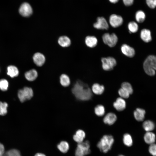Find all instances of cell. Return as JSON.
<instances>
[{
    "label": "cell",
    "mask_w": 156,
    "mask_h": 156,
    "mask_svg": "<svg viewBox=\"0 0 156 156\" xmlns=\"http://www.w3.org/2000/svg\"><path fill=\"white\" fill-rule=\"evenodd\" d=\"M71 91L75 98L80 101L89 100L92 96L91 90L88 85L80 80L76 82Z\"/></svg>",
    "instance_id": "obj_1"
},
{
    "label": "cell",
    "mask_w": 156,
    "mask_h": 156,
    "mask_svg": "<svg viewBox=\"0 0 156 156\" xmlns=\"http://www.w3.org/2000/svg\"><path fill=\"white\" fill-rule=\"evenodd\" d=\"M114 142V139L111 135H105L97 144V146L101 152L106 153L110 150Z\"/></svg>",
    "instance_id": "obj_2"
},
{
    "label": "cell",
    "mask_w": 156,
    "mask_h": 156,
    "mask_svg": "<svg viewBox=\"0 0 156 156\" xmlns=\"http://www.w3.org/2000/svg\"><path fill=\"white\" fill-rule=\"evenodd\" d=\"M143 68L145 73L151 76L154 75L156 70V56L150 55L145 60Z\"/></svg>",
    "instance_id": "obj_3"
},
{
    "label": "cell",
    "mask_w": 156,
    "mask_h": 156,
    "mask_svg": "<svg viewBox=\"0 0 156 156\" xmlns=\"http://www.w3.org/2000/svg\"><path fill=\"white\" fill-rule=\"evenodd\" d=\"M90 144L88 140L78 143L75 151V156H85L89 154L91 151Z\"/></svg>",
    "instance_id": "obj_4"
},
{
    "label": "cell",
    "mask_w": 156,
    "mask_h": 156,
    "mask_svg": "<svg viewBox=\"0 0 156 156\" xmlns=\"http://www.w3.org/2000/svg\"><path fill=\"white\" fill-rule=\"evenodd\" d=\"M34 94L33 89L29 87H25L19 90L18 96L20 101L22 103L31 99Z\"/></svg>",
    "instance_id": "obj_5"
},
{
    "label": "cell",
    "mask_w": 156,
    "mask_h": 156,
    "mask_svg": "<svg viewBox=\"0 0 156 156\" xmlns=\"http://www.w3.org/2000/svg\"><path fill=\"white\" fill-rule=\"evenodd\" d=\"M102 39L104 43L110 47L115 46L118 40V37L114 33L105 34L102 36Z\"/></svg>",
    "instance_id": "obj_6"
},
{
    "label": "cell",
    "mask_w": 156,
    "mask_h": 156,
    "mask_svg": "<svg viewBox=\"0 0 156 156\" xmlns=\"http://www.w3.org/2000/svg\"><path fill=\"white\" fill-rule=\"evenodd\" d=\"M101 62L103 69L106 71L111 70L116 64V60L112 57L103 58Z\"/></svg>",
    "instance_id": "obj_7"
},
{
    "label": "cell",
    "mask_w": 156,
    "mask_h": 156,
    "mask_svg": "<svg viewBox=\"0 0 156 156\" xmlns=\"http://www.w3.org/2000/svg\"><path fill=\"white\" fill-rule=\"evenodd\" d=\"M19 12L22 16L28 17L32 14L33 10L31 6L29 3L25 2L23 3L19 7Z\"/></svg>",
    "instance_id": "obj_8"
},
{
    "label": "cell",
    "mask_w": 156,
    "mask_h": 156,
    "mask_svg": "<svg viewBox=\"0 0 156 156\" xmlns=\"http://www.w3.org/2000/svg\"><path fill=\"white\" fill-rule=\"evenodd\" d=\"M123 22V18L120 15L114 14H112L109 17V23L113 27L116 28L120 26Z\"/></svg>",
    "instance_id": "obj_9"
},
{
    "label": "cell",
    "mask_w": 156,
    "mask_h": 156,
    "mask_svg": "<svg viewBox=\"0 0 156 156\" xmlns=\"http://www.w3.org/2000/svg\"><path fill=\"white\" fill-rule=\"evenodd\" d=\"M94 27L98 29H107L109 28L108 23L105 18L103 17H98L96 22L93 24Z\"/></svg>",
    "instance_id": "obj_10"
},
{
    "label": "cell",
    "mask_w": 156,
    "mask_h": 156,
    "mask_svg": "<svg viewBox=\"0 0 156 156\" xmlns=\"http://www.w3.org/2000/svg\"><path fill=\"white\" fill-rule=\"evenodd\" d=\"M33 59L35 64L39 67L43 66L46 60L44 55L40 52L35 53L33 56Z\"/></svg>",
    "instance_id": "obj_11"
},
{
    "label": "cell",
    "mask_w": 156,
    "mask_h": 156,
    "mask_svg": "<svg viewBox=\"0 0 156 156\" xmlns=\"http://www.w3.org/2000/svg\"><path fill=\"white\" fill-rule=\"evenodd\" d=\"M122 53L126 56L129 57H133L135 54L134 49L129 45L124 44L121 47Z\"/></svg>",
    "instance_id": "obj_12"
},
{
    "label": "cell",
    "mask_w": 156,
    "mask_h": 156,
    "mask_svg": "<svg viewBox=\"0 0 156 156\" xmlns=\"http://www.w3.org/2000/svg\"><path fill=\"white\" fill-rule=\"evenodd\" d=\"M85 137V132L83 130L79 129L77 130L73 135V139L78 144L84 141Z\"/></svg>",
    "instance_id": "obj_13"
},
{
    "label": "cell",
    "mask_w": 156,
    "mask_h": 156,
    "mask_svg": "<svg viewBox=\"0 0 156 156\" xmlns=\"http://www.w3.org/2000/svg\"><path fill=\"white\" fill-rule=\"evenodd\" d=\"M113 106L117 111H122L126 107V102L122 98H118L113 103Z\"/></svg>",
    "instance_id": "obj_14"
},
{
    "label": "cell",
    "mask_w": 156,
    "mask_h": 156,
    "mask_svg": "<svg viewBox=\"0 0 156 156\" xmlns=\"http://www.w3.org/2000/svg\"><path fill=\"white\" fill-rule=\"evenodd\" d=\"M26 79L29 81H33L36 80L38 76L37 71L35 69H32L27 72L25 74Z\"/></svg>",
    "instance_id": "obj_15"
},
{
    "label": "cell",
    "mask_w": 156,
    "mask_h": 156,
    "mask_svg": "<svg viewBox=\"0 0 156 156\" xmlns=\"http://www.w3.org/2000/svg\"><path fill=\"white\" fill-rule=\"evenodd\" d=\"M116 119V115L114 113L110 112L107 114L104 117L103 121L106 124L111 125L114 123Z\"/></svg>",
    "instance_id": "obj_16"
},
{
    "label": "cell",
    "mask_w": 156,
    "mask_h": 156,
    "mask_svg": "<svg viewBox=\"0 0 156 156\" xmlns=\"http://www.w3.org/2000/svg\"><path fill=\"white\" fill-rule=\"evenodd\" d=\"M141 39L144 42H148L152 40L150 31L147 29H143L141 31L140 34Z\"/></svg>",
    "instance_id": "obj_17"
},
{
    "label": "cell",
    "mask_w": 156,
    "mask_h": 156,
    "mask_svg": "<svg viewBox=\"0 0 156 156\" xmlns=\"http://www.w3.org/2000/svg\"><path fill=\"white\" fill-rule=\"evenodd\" d=\"M59 82L60 85L64 87L69 86L71 83L69 77L65 74H62L61 75L59 78Z\"/></svg>",
    "instance_id": "obj_18"
},
{
    "label": "cell",
    "mask_w": 156,
    "mask_h": 156,
    "mask_svg": "<svg viewBox=\"0 0 156 156\" xmlns=\"http://www.w3.org/2000/svg\"><path fill=\"white\" fill-rule=\"evenodd\" d=\"M145 110L141 108H137L134 111L133 114L135 119L138 121L143 120L145 114Z\"/></svg>",
    "instance_id": "obj_19"
},
{
    "label": "cell",
    "mask_w": 156,
    "mask_h": 156,
    "mask_svg": "<svg viewBox=\"0 0 156 156\" xmlns=\"http://www.w3.org/2000/svg\"><path fill=\"white\" fill-rule=\"evenodd\" d=\"M155 138V134L151 131L147 132L144 135V137L145 142L147 144L150 145L154 143Z\"/></svg>",
    "instance_id": "obj_20"
},
{
    "label": "cell",
    "mask_w": 156,
    "mask_h": 156,
    "mask_svg": "<svg viewBox=\"0 0 156 156\" xmlns=\"http://www.w3.org/2000/svg\"><path fill=\"white\" fill-rule=\"evenodd\" d=\"M58 44L63 47H66L70 46L71 41L70 38L66 36H60L58 40Z\"/></svg>",
    "instance_id": "obj_21"
},
{
    "label": "cell",
    "mask_w": 156,
    "mask_h": 156,
    "mask_svg": "<svg viewBox=\"0 0 156 156\" xmlns=\"http://www.w3.org/2000/svg\"><path fill=\"white\" fill-rule=\"evenodd\" d=\"M97 42L96 38L94 36H88L85 38L86 44L89 47L93 48L95 47L97 44Z\"/></svg>",
    "instance_id": "obj_22"
},
{
    "label": "cell",
    "mask_w": 156,
    "mask_h": 156,
    "mask_svg": "<svg viewBox=\"0 0 156 156\" xmlns=\"http://www.w3.org/2000/svg\"><path fill=\"white\" fill-rule=\"evenodd\" d=\"M57 147L61 153H66L69 149V144L68 142L64 140L61 141L57 145Z\"/></svg>",
    "instance_id": "obj_23"
},
{
    "label": "cell",
    "mask_w": 156,
    "mask_h": 156,
    "mask_svg": "<svg viewBox=\"0 0 156 156\" xmlns=\"http://www.w3.org/2000/svg\"><path fill=\"white\" fill-rule=\"evenodd\" d=\"M7 74L11 77H14L18 76L19 74V71L16 67L11 65L7 68Z\"/></svg>",
    "instance_id": "obj_24"
},
{
    "label": "cell",
    "mask_w": 156,
    "mask_h": 156,
    "mask_svg": "<svg viewBox=\"0 0 156 156\" xmlns=\"http://www.w3.org/2000/svg\"><path fill=\"white\" fill-rule=\"evenodd\" d=\"M92 91L94 94L100 95L102 94L104 90V87L98 83L94 84L92 87Z\"/></svg>",
    "instance_id": "obj_25"
},
{
    "label": "cell",
    "mask_w": 156,
    "mask_h": 156,
    "mask_svg": "<svg viewBox=\"0 0 156 156\" xmlns=\"http://www.w3.org/2000/svg\"><path fill=\"white\" fill-rule=\"evenodd\" d=\"M143 127L145 131L147 132L151 131L155 128L154 123L150 120L145 121L143 124Z\"/></svg>",
    "instance_id": "obj_26"
},
{
    "label": "cell",
    "mask_w": 156,
    "mask_h": 156,
    "mask_svg": "<svg viewBox=\"0 0 156 156\" xmlns=\"http://www.w3.org/2000/svg\"><path fill=\"white\" fill-rule=\"evenodd\" d=\"M123 141L124 144L128 147L131 146L133 144L132 138L131 136L128 133H126L124 135Z\"/></svg>",
    "instance_id": "obj_27"
},
{
    "label": "cell",
    "mask_w": 156,
    "mask_h": 156,
    "mask_svg": "<svg viewBox=\"0 0 156 156\" xmlns=\"http://www.w3.org/2000/svg\"><path fill=\"white\" fill-rule=\"evenodd\" d=\"M146 15L144 12L142 10L137 11L135 14V18L137 22L142 23L145 20Z\"/></svg>",
    "instance_id": "obj_28"
},
{
    "label": "cell",
    "mask_w": 156,
    "mask_h": 156,
    "mask_svg": "<svg viewBox=\"0 0 156 156\" xmlns=\"http://www.w3.org/2000/svg\"><path fill=\"white\" fill-rule=\"evenodd\" d=\"M1 156H21L20 152L16 149H12L5 152Z\"/></svg>",
    "instance_id": "obj_29"
},
{
    "label": "cell",
    "mask_w": 156,
    "mask_h": 156,
    "mask_svg": "<svg viewBox=\"0 0 156 156\" xmlns=\"http://www.w3.org/2000/svg\"><path fill=\"white\" fill-rule=\"evenodd\" d=\"M94 112L96 114L97 116H102L105 114V108L102 105H98L95 107Z\"/></svg>",
    "instance_id": "obj_30"
},
{
    "label": "cell",
    "mask_w": 156,
    "mask_h": 156,
    "mask_svg": "<svg viewBox=\"0 0 156 156\" xmlns=\"http://www.w3.org/2000/svg\"><path fill=\"white\" fill-rule=\"evenodd\" d=\"M128 27L130 32L132 33L136 32L138 29L137 24L134 21L130 22L128 24Z\"/></svg>",
    "instance_id": "obj_31"
},
{
    "label": "cell",
    "mask_w": 156,
    "mask_h": 156,
    "mask_svg": "<svg viewBox=\"0 0 156 156\" xmlns=\"http://www.w3.org/2000/svg\"><path fill=\"white\" fill-rule=\"evenodd\" d=\"M8 106L6 102L0 101V115L4 116L6 114Z\"/></svg>",
    "instance_id": "obj_32"
},
{
    "label": "cell",
    "mask_w": 156,
    "mask_h": 156,
    "mask_svg": "<svg viewBox=\"0 0 156 156\" xmlns=\"http://www.w3.org/2000/svg\"><path fill=\"white\" fill-rule=\"evenodd\" d=\"M9 83L7 80L5 79L0 80V89L2 91H6L8 87Z\"/></svg>",
    "instance_id": "obj_33"
},
{
    "label": "cell",
    "mask_w": 156,
    "mask_h": 156,
    "mask_svg": "<svg viewBox=\"0 0 156 156\" xmlns=\"http://www.w3.org/2000/svg\"><path fill=\"white\" fill-rule=\"evenodd\" d=\"M121 88H123L127 91L130 94H131L133 92V89L131 84L127 82H124L121 85Z\"/></svg>",
    "instance_id": "obj_34"
},
{
    "label": "cell",
    "mask_w": 156,
    "mask_h": 156,
    "mask_svg": "<svg viewBox=\"0 0 156 156\" xmlns=\"http://www.w3.org/2000/svg\"><path fill=\"white\" fill-rule=\"evenodd\" d=\"M118 93L122 98H127L130 94L127 91L122 88L119 89Z\"/></svg>",
    "instance_id": "obj_35"
},
{
    "label": "cell",
    "mask_w": 156,
    "mask_h": 156,
    "mask_svg": "<svg viewBox=\"0 0 156 156\" xmlns=\"http://www.w3.org/2000/svg\"><path fill=\"white\" fill-rule=\"evenodd\" d=\"M148 151L153 156H156V144L154 143L150 144L148 148Z\"/></svg>",
    "instance_id": "obj_36"
},
{
    "label": "cell",
    "mask_w": 156,
    "mask_h": 156,
    "mask_svg": "<svg viewBox=\"0 0 156 156\" xmlns=\"http://www.w3.org/2000/svg\"><path fill=\"white\" fill-rule=\"evenodd\" d=\"M147 4L151 8H154L156 7V0H146Z\"/></svg>",
    "instance_id": "obj_37"
},
{
    "label": "cell",
    "mask_w": 156,
    "mask_h": 156,
    "mask_svg": "<svg viewBox=\"0 0 156 156\" xmlns=\"http://www.w3.org/2000/svg\"><path fill=\"white\" fill-rule=\"evenodd\" d=\"M124 4L126 6H129L133 3L134 0H122Z\"/></svg>",
    "instance_id": "obj_38"
},
{
    "label": "cell",
    "mask_w": 156,
    "mask_h": 156,
    "mask_svg": "<svg viewBox=\"0 0 156 156\" xmlns=\"http://www.w3.org/2000/svg\"><path fill=\"white\" fill-rule=\"evenodd\" d=\"M4 147L2 144L0 143V156H1L5 152Z\"/></svg>",
    "instance_id": "obj_39"
},
{
    "label": "cell",
    "mask_w": 156,
    "mask_h": 156,
    "mask_svg": "<svg viewBox=\"0 0 156 156\" xmlns=\"http://www.w3.org/2000/svg\"><path fill=\"white\" fill-rule=\"evenodd\" d=\"M34 156H46V155L43 153H38L35 154Z\"/></svg>",
    "instance_id": "obj_40"
},
{
    "label": "cell",
    "mask_w": 156,
    "mask_h": 156,
    "mask_svg": "<svg viewBox=\"0 0 156 156\" xmlns=\"http://www.w3.org/2000/svg\"><path fill=\"white\" fill-rule=\"evenodd\" d=\"M109 1L111 3H117L119 0H109Z\"/></svg>",
    "instance_id": "obj_41"
},
{
    "label": "cell",
    "mask_w": 156,
    "mask_h": 156,
    "mask_svg": "<svg viewBox=\"0 0 156 156\" xmlns=\"http://www.w3.org/2000/svg\"><path fill=\"white\" fill-rule=\"evenodd\" d=\"M118 156H125L123 155H118Z\"/></svg>",
    "instance_id": "obj_42"
}]
</instances>
